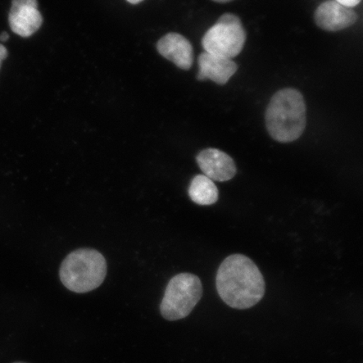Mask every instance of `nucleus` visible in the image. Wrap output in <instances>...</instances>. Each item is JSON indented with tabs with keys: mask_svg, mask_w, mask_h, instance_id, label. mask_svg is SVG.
Masks as SVG:
<instances>
[{
	"mask_svg": "<svg viewBox=\"0 0 363 363\" xmlns=\"http://www.w3.org/2000/svg\"><path fill=\"white\" fill-rule=\"evenodd\" d=\"M216 283L222 301L237 310L255 306L265 294L262 272L251 258L242 254H233L222 262Z\"/></svg>",
	"mask_w": 363,
	"mask_h": 363,
	"instance_id": "f257e3e1",
	"label": "nucleus"
},
{
	"mask_svg": "<svg viewBox=\"0 0 363 363\" xmlns=\"http://www.w3.org/2000/svg\"><path fill=\"white\" fill-rule=\"evenodd\" d=\"M266 126L271 138L281 143H293L306 127V104L299 91L284 89L271 99L266 111Z\"/></svg>",
	"mask_w": 363,
	"mask_h": 363,
	"instance_id": "f03ea898",
	"label": "nucleus"
},
{
	"mask_svg": "<svg viewBox=\"0 0 363 363\" xmlns=\"http://www.w3.org/2000/svg\"><path fill=\"white\" fill-rule=\"evenodd\" d=\"M107 274L106 258L93 249L72 252L62 262L60 279L70 291L84 294L101 286Z\"/></svg>",
	"mask_w": 363,
	"mask_h": 363,
	"instance_id": "7ed1b4c3",
	"label": "nucleus"
},
{
	"mask_svg": "<svg viewBox=\"0 0 363 363\" xmlns=\"http://www.w3.org/2000/svg\"><path fill=\"white\" fill-rule=\"evenodd\" d=\"M203 286L199 277L180 274L167 284L161 305V315L165 320L175 321L189 316L201 301Z\"/></svg>",
	"mask_w": 363,
	"mask_h": 363,
	"instance_id": "20e7f679",
	"label": "nucleus"
},
{
	"mask_svg": "<svg viewBox=\"0 0 363 363\" xmlns=\"http://www.w3.org/2000/svg\"><path fill=\"white\" fill-rule=\"evenodd\" d=\"M246 40L240 18L227 13L204 34L202 45L206 52L231 59L242 51Z\"/></svg>",
	"mask_w": 363,
	"mask_h": 363,
	"instance_id": "39448f33",
	"label": "nucleus"
},
{
	"mask_svg": "<svg viewBox=\"0 0 363 363\" xmlns=\"http://www.w3.org/2000/svg\"><path fill=\"white\" fill-rule=\"evenodd\" d=\"M43 22L38 0H12L9 24L13 33L29 38L40 29Z\"/></svg>",
	"mask_w": 363,
	"mask_h": 363,
	"instance_id": "423d86ee",
	"label": "nucleus"
},
{
	"mask_svg": "<svg viewBox=\"0 0 363 363\" xmlns=\"http://www.w3.org/2000/svg\"><path fill=\"white\" fill-rule=\"evenodd\" d=\"M199 169L207 178L218 182H227L237 174V166L228 154L216 148H207L198 154Z\"/></svg>",
	"mask_w": 363,
	"mask_h": 363,
	"instance_id": "0eeeda50",
	"label": "nucleus"
},
{
	"mask_svg": "<svg viewBox=\"0 0 363 363\" xmlns=\"http://www.w3.org/2000/svg\"><path fill=\"white\" fill-rule=\"evenodd\" d=\"M357 20V15L352 9L340 6L334 0L322 3L315 13L316 25L328 31L347 29L355 24Z\"/></svg>",
	"mask_w": 363,
	"mask_h": 363,
	"instance_id": "6e6552de",
	"label": "nucleus"
},
{
	"mask_svg": "<svg viewBox=\"0 0 363 363\" xmlns=\"http://www.w3.org/2000/svg\"><path fill=\"white\" fill-rule=\"evenodd\" d=\"M199 81L210 79L219 85L228 83L238 70L237 63L230 58L203 52L198 59Z\"/></svg>",
	"mask_w": 363,
	"mask_h": 363,
	"instance_id": "1a4fd4ad",
	"label": "nucleus"
},
{
	"mask_svg": "<svg viewBox=\"0 0 363 363\" xmlns=\"http://www.w3.org/2000/svg\"><path fill=\"white\" fill-rule=\"evenodd\" d=\"M157 51L163 57L174 62L183 70H189L194 62L193 45L188 39L178 33L163 36L157 45Z\"/></svg>",
	"mask_w": 363,
	"mask_h": 363,
	"instance_id": "9d476101",
	"label": "nucleus"
},
{
	"mask_svg": "<svg viewBox=\"0 0 363 363\" xmlns=\"http://www.w3.org/2000/svg\"><path fill=\"white\" fill-rule=\"evenodd\" d=\"M189 195L192 201L199 206H211L219 199L214 182L204 175L195 176L189 188Z\"/></svg>",
	"mask_w": 363,
	"mask_h": 363,
	"instance_id": "9b49d317",
	"label": "nucleus"
},
{
	"mask_svg": "<svg viewBox=\"0 0 363 363\" xmlns=\"http://www.w3.org/2000/svg\"><path fill=\"white\" fill-rule=\"evenodd\" d=\"M335 2L340 4L344 7L351 8L356 7L359 4L362 0H334Z\"/></svg>",
	"mask_w": 363,
	"mask_h": 363,
	"instance_id": "f8f14e48",
	"label": "nucleus"
},
{
	"mask_svg": "<svg viewBox=\"0 0 363 363\" xmlns=\"http://www.w3.org/2000/svg\"><path fill=\"white\" fill-rule=\"evenodd\" d=\"M8 57V51L6 47L0 44V69H1L2 63L4 59Z\"/></svg>",
	"mask_w": 363,
	"mask_h": 363,
	"instance_id": "ddd939ff",
	"label": "nucleus"
},
{
	"mask_svg": "<svg viewBox=\"0 0 363 363\" xmlns=\"http://www.w3.org/2000/svg\"><path fill=\"white\" fill-rule=\"evenodd\" d=\"M10 38V35L6 31H4V33L0 35V40H2V42H7V40Z\"/></svg>",
	"mask_w": 363,
	"mask_h": 363,
	"instance_id": "4468645a",
	"label": "nucleus"
},
{
	"mask_svg": "<svg viewBox=\"0 0 363 363\" xmlns=\"http://www.w3.org/2000/svg\"><path fill=\"white\" fill-rule=\"evenodd\" d=\"M127 1L133 4H138L140 2H143V0H127Z\"/></svg>",
	"mask_w": 363,
	"mask_h": 363,
	"instance_id": "2eb2a0df",
	"label": "nucleus"
},
{
	"mask_svg": "<svg viewBox=\"0 0 363 363\" xmlns=\"http://www.w3.org/2000/svg\"><path fill=\"white\" fill-rule=\"evenodd\" d=\"M213 1L217 2V3H227L233 1V0H213Z\"/></svg>",
	"mask_w": 363,
	"mask_h": 363,
	"instance_id": "dca6fc26",
	"label": "nucleus"
},
{
	"mask_svg": "<svg viewBox=\"0 0 363 363\" xmlns=\"http://www.w3.org/2000/svg\"><path fill=\"white\" fill-rule=\"evenodd\" d=\"M13 363H27V362H13Z\"/></svg>",
	"mask_w": 363,
	"mask_h": 363,
	"instance_id": "f3484780",
	"label": "nucleus"
}]
</instances>
